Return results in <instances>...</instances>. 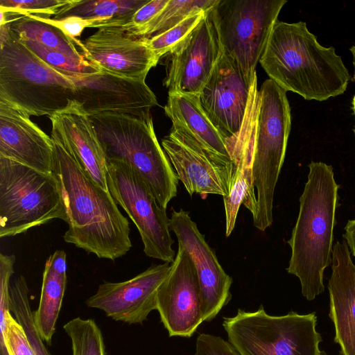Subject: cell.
Masks as SVG:
<instances>
[{
	"label": "cell",
	"mask_w": 355,
	"mask_h": 355,
	"mask_svg": "<svg viewBox=\"0 0 355 355\" xmlns=\"http://www.w3.org/2000/svg\"><path fill=\"white\" fill-rule=\"evenodd\" d=\"M349 51L352 55V63L354 67V76L353 79L355 81V44L353 45L350 49Z\"/></svg>",
	"instance_id": "cell-37"
},
{
	"label": "cell",
	"mask_w": 355,
	"mask_h": 355,
	"mask_svg": "<svg viewBox=\"0 0 355 355\" xmlns=\"http://www.w3.org/2000/svg\"><path fill=\"white\" fill-rule=\"evenodd\" d=\"M193 355H241L234 346L220 336L201 334L196 340Z\"/></svg>",
	"instance_id": "cell-35"
},
{
	"label": "cell",
	"mask_w": 355,
	"mask_h": 355,
	"mask_svg": "<svg viewBox=\"0 0 355 355\" xmlns=\"http://www.w3.org/2000/svg\"><path fill=\"white\" fill-rule=\"evenodd\" d=\"M75 0H0V10L15 15H34L49 17Z\"/></svg>",
	"instance_id": "cell-32"
},
{
	"label": "cell",
	"mask_w": 355,
	"mask_h": 355,
	"mask_svg": "<svg viewBox=\"0 0 355 355\" xmlns=\"http://www.w3.org/2000/svg\"><path fill=\"white\" fill-rule=\"evenodd\" d=\"M7 344L10 355H35V351L21 324L11 312L7 314Z\"/></svg>",
	"instance_id": "cell-33"
},
{
	"label": "cell",
	"mask_w": 355,
	"mask_h": 355,
	"mask_svg": "<svg viewBox=\"0 0 355 355\" xmlns=\"http://www.w3.org/2000/svg\"><path fill=\"white\" fill-rule=\"evenodd\" d=\"M108 191L136 225L146 256L173 263L176 254L169 218L141 178L130 165L106 160Z\"/></svg>",
	"instance_id": "cell-10"
},
{
	"label": "cell",
	"mask_w": 355,
	"mask_h": 355,
	"mask_svg": "<svg viewBox=\"0 0 355 355\" xmlns=\"http://www.w3.org/2000/svg\"><path fill=\"white\" fill-rule=\"evenodd\" d=\"M286 0H218L209 10L221 51L251 85Z\"/></svg>",
	"instance_id": "cell-9"
},
{
	"label": "cell",
	"mask_w": 355,
	"mask_h": 355,
	"mask_svg": "<svg viewBox=\"0 0 355 355\" xmlns=\"http://www.w3.org/2000/svg\"><path fill=\"white\" fill-rule=\"evenodd\" d=\"M29 300L26 280L23 275H19L10 287V312L24 329L35 355H51L36 328Z\"/></svg>",
	"instance_id": "cell-28"
},
{
	"label": "cell",
	"mask_w": 355,
	"mask_h": 355,
	"mask_svg": "<svg viewBox=\"0 0 355 355\" xmlns=\"http://www.w3.org/2000/svg\"><path fill=\"white\" fill-rule=\"evenodd\" d=\"M67 284V256L58 250L46 259L38 308L33 320L42 339L51 345Z\"/></svg>",
	"instance_id": "cell-24"
},
{
	"label": "cell",
	"mask_w": 355,
	"mask_h": 355,
	"mask_svg": "<svg viewBox=\"0 0 355 355\" xmlns=\"http://www.w3.org/2000/svg\"><path fill=\"white\" fill-rule=\"evenodd\" d=\"M53 173L59 182L67 214L68 243L115 260L132 247L129 222L108 191L98 186L80 168L53 136Z\"/></svg>",
	"instance_id": "cell-1"
},
{
	"label": "cell",
	"mask_w": 355,
	"mask_h": 355,
	"mask_svg": "<svg viewBox=\"0 0 355 355\" xmlns=\"http://www.w3.org/2000/svg\"><path fill=\"white\" fill-rule=\"evenodd\" d=\"M55 219L67 223L54 173L0 156V237L23 234Z\"/></svg>",
	"instance_id": "cell-7"
},
{
	"label": "cell",
	"mask_w": 355,
	"mask_h": 355,
	"mask_svg": "<svg viewBox=\"0 0 355 355\" xmlns=\"http://www.w3.org/2000/svg\"><path fill=\"white\" fill-rule=\"evenodd\" d=\"M19 40L43 62L65 75L91 74L101 71L84 57L66 55L35 40Z\"/></svg>",
	"instance_id": "cell-30"
},
{
	"label": "cell",
	"mask_w": 355,
	"mask_h": 355,
	"mask_svg": "<svg viewBox=\"0 0 355 355\" xmlns=\"http://www.w3.org/2000/svg\"><path fill=\"white\" fill-rule=\"evenodd\" d=\"M308 167L298 216L287 241L291 256L286 270L299 279L303 296L313 300L324 291V271L332 261L339 185L332 166L312 161Z\"/></svg>",
	"instance_id": "cell-3"
},
{
	"label": "cell",
	"mask_w": 355,
	"mask_h": 355,
	"mask_svg": "<svg viewBox=\"0 0 355 355\" xmlns=\"http://www.w3.org/2000/svg\"><path fill=\"white\" fill-rule=\"evenodd\" d=\"M343 237L347 242L351 254L355 258V219L348 220Z\"/></svg>",
	"instance_id": "cell-36"
},
{
	"label": "cell",
	"mask_w": 355,
	"mask_h": 355,
	"mask_svg": "<svg viewBox=\"0 0 355 355\" xmlns=\"http://www.w3.org/2000/svg\"><path fill=\"white\" fill-rule=\"evenodd\" d=\"M250 87L233 60L222 51L199 100L209 119L226 138L237 134L242 127Z\"/></svg>",
	"instance_id": "cell-18"
},
{
	"label": "cell",
	"mask_w": 355,
	"mask_h": 355,
	"mask_svg": "<svg viewBox=\"0 0 355 355\" xmlns=\"http://www.w3.org/2000/svg\"><path fill=\"white\" fill-rule=\"evenodd\" d=\"M354 133H355V130H354Z\"/></svg>",
	"instance_id": "cell-39"
},
{
	"label": "cell",
	"mask_w": 355,
	"mask_h": 355,
	"mask_svg": "<svg viewBox=\"0 0 355 355\" xmlns=\"http://www.w3.org/2000/svg\"><path fill=\"white\" fill-rule=\"evenodd\" d=\"M150 0H75L53 16L60 19L76 16L96 21L95 28L119 27L132 18Z\"/></svg>",
	"instance_id": "cell-25"
},
{
	"label": "cell",
	"mask_w": 355,
	"mask_h": 355,
	"mask_svg": "<svg viewBox=\"0 0 355 355\" xmlns=\"http://www.w3.org/2000/svg\"><path fill=\"white\" fill-rule=\"evenodd\" d=\"M352 105V109L354 117H355V95L353 97ZM354 130H355V129H354Z\"/></svg>",
	"instance_id": "cell-38"
},
{
	"label": "cell",
	"mask_w": 355,
	"mask_h": 355,
	"mask_svg": "<svg viewBox=\"0 0 355 355\" xmlns=\"http://www.w3.org/2000/svg\"><path fill=\"white\" fill-rule=\"evenodd\" d=\"M259 62L284 91L308 101H323L340 95L351 79L334 47L322 46L304 21L277 20Z\"/></svg>",
	"instance_id": "cell-2"
},
{
	"label": "cell",
	"mask_w": 355,
	"mask_h": 355,
	"mask_svg": "<svg viewBox=\"0 0 355 355\" xmlns=\"http://www.w3.org/2000/svg\"><path fill=\"white\" fill-rule=\"evenodd\" d=\"M63 328L71 341L72 355H105L103 334L94 320L77 317Z\"/></svg>",
	"instance_id": "cell-29"
},
{
	"label": "cell",
	"mask_w": 355,
	"mask_h": 355,
	"mask_svg": "<svg viewBox=\"0 0 355 355\" xmlns=\"http://www.w3.org/2000/svg\"><path fill=\"white\" fill-rule=\"evenodd\" d=\"M233 161V175L229 193L223 198L225 211V236H229L236 224L238 212L250 186L254 155V129L251 107L248 103L240 131L227 138Z\"/></svg>",
	"instance_id": "cell-23"
},
{
	"label": "cell",
	"mask_w": 355,
	"mask_h": 355,
	"mask_svg": "<svg viewBox=\"0 0 355 355\" xmlns=\"http://www.w3.org/2000/svg\"><path fill=\"white\" fill-rule=\"evenodd\" d=\"M254 129L252 178L243 205L251 212L253 225L263 232L273 220L275 187L284 164L291 128L286 92L271 79L257 89V76L250 89Z\"/></svg>",
	"instance_id": "cell-4"
},
{
	"label": "cell",
	"mask_w": 355,
	"mask_h": 355,
	"mask_svg": "<svg viewBox=\"0 0 355 355\" xmlns=\"http://www.w3.org/2000/svg\"><path fill=\"white\" fill-rule=\"evenodd\" d=\"M156 310L170 337L190 338L204 322L198 275L179 245L171 271L158 288Z\"/></svg>",
	"instance_id": "cell-14"
},
{
	"label": "cell",
	"mask_w": 355,
	"mask_h": 355,
	"mask_svg": "<svg viewBox=\"0 0 355 355\" xmlns=\"http://www.w3.org/2000/svg\"><path fill=\"white\" fill-rule=\"evenodd\" d=\"M328 289L334 342L343 355H355V265L345 240L333 246Z\"/></svg>",
	"instance_id": "cell-21"
},
{
	"label": "cell",
	"mask_w": 355,
	"mask_h": 355,
	"mask_svg": "<svg viewBox=\"0 0 355 355\" xmlns=\"http://www.w3.org/2000/svg\"><path fill=\"white\" fill-rule=\"evenodd\" d=\"M89 117L106 160L122 162L133 168L166 209L177 195L179 179L157 141L152 117L141 119L119 114Z\"/></svg>",
	"instance_id": "cell-5"
},
{
	"label": "cell",
	"mask_w": 355,
	"mask_h": 355,
	"mask_svg": "<svg viewBox=\"0 0 355 355\" xmlns=\"http://www.w3.org/2000/svg\"><path fill=\"white\" fill-rule=\"evenodd\" d=\"M30 116L0 100V156L52 173L53 139Z\"/></svg>",
	"instance_id": "cell-20"
},
{
	"label": "cell",
	"mask_w": 355,
	"mask_h": 355,
	"mask_svg": "<svg viewBox=\"0 0 355 355\" xmlns=\"http://www.w3.org/2000/svg\"><path fill=\"white\" fill-rule=\"evenodd\" d=\"M55 137L84 173L108 191L106 159L88 114L73 101L65 109L49 117Z\"/></svg>",
	"instance_id": "cell-19"
},
{
	"label": "cell",
	"mask_w": 355,
	"mask_h": 355,
	"mask_svg": "<svg viewBox=\"0 0 355 355\" xmlns=\"http://www.w3.org/2000/svg\"><path fill=\"white\" fill-rule=\"evenodd\" d=\"M162 147L178 179L191 196L198 193L227 196L233 175V161L203 149L182 130L171 128L162 140Z\"/></svg>",
	"instance_id": "cell-12"
},
{
	"label": "cell",
	"mask_w": 355,
	"mask_h": 355,
	"mask_svg": "<svg viewBox=\"0 0 355 355\" xmlns=\"http://www.w3.org/2000/svg\"><path fill=\"white\" fill-rule=\"evenodd\" d=\"M218 0H169L165 8L133 38L147 40L173 28L189 16L210 10Z\"/></svg>",
	"instance_id": "cell-27"
},
{
	"label": "cell",
	"mask_w": 355,
	"mask_h": 355,
	"mask_svg": "<svg viewBox=\"0 0 355 355\" xmlns=\"http://www.w3.org/2000/svg\"><path fill=\"white\" fill-rule=\"evenodd\" d=\"M67 76L74 85V101L89 116L119 114L145 119L151 116V108L157 105L155 95L145 80L103 70Z\"/></svg>",
	"instance_id": "cell-11"
},
{
	"label": "cell",
	"mask_w": 355,
	"mask_h": 355,
	"mask_svg": "<svg viewBox=\"0 0 355 355\" xmlns=\"http://www.w3.org/2000/svg\"><path fill=\"white\" fill-rule=\"evenodd\" d=\"M208 11H200L193 14L162 34L144 41L155 54L160 58L163 55L171 53L180 42L187 37L205 18Z\"/></svg>",
	"instance_id": "cell-31"
},
{
	"label": "cell",
	"mask_w": 355,
	"mask_h": 355,
	"mask_svg": "<svg viewBox=\"0 0 355 355\" xmlns=\"http://www.w3.org/2000/svg\"><path fill=\"white\" fill-rule=\"evenodd\" d=\"M316 324L315 312L275 316L261 305L255 311L239 309L234 316L223 318L222 324L241 355H327L320 349Z\"/></svg>",
	"instance_id": "cell-8"
},
{
	"label": "cell",
	"mask_w": 355,
	"mask_h": 355,
	"mask_svg": "<svg viewBox=\"0 0 355 355\" xmlns=\"http://www.w3.org/2000/svg\"><path fill=\"white\" fill-rule=\"evenodd\" d=\"M221 52L208 11L192 33L169 53L170 63L164 81L168 94L199 96Z\"/></svg>",
	"instance_id": "cell-15"
},
{
	"label": "cell",
	"mask_w": 355,
	"mask_h": 355,
	"mask_svg": "<svg viewBox=\"0 0 355 355\" xmlns=\"http://www.w3.org/2000/svg\"><path fill=\"white\" fill-rule=\"evenodd\" d=\"M171 263L153 265L133 278L121 282H104L85 302L90 308L128 324H141L156 310L157 293L168 275Z\"/></svg>",
	"instance_id": "cell-16"
},
{
	"label": "cell",
	"mask_w": 355,
	"mask_h": 355,
	"mask_svg": "<svg viewBox=\"0 0 355 355\" xmlns=\"http://www.w3.org/2000/svg\"><path fill=\"white\" fill-rule=\"evenodd\" d=\"M164 111L173 128L187 133L211 155L232 160L227 138L209 119L198 96L168 94Z\"/></svg>",
	"instance_id": "cell-22"
},
{
	"label": "cell",
	"mask_w": 355,
	"mask_h": 355,
	"mask_svg": "<svg viewBox=\"0 0 355 355\" xmlns=\"http://www.w3.org/2000/svg\"><path fill=\"white\" fill-rule=\"evenodd\" d=\"M169 228L194 265L200 288L203 320L210 322L231 300L232 279L220 264L188 211L172 209Z\"/></svg>",
	"instance_id": "cell-13"
},
{
	"label": "cell",
	"mask_w": 355,
	"mask_h": 355,
	"mask_svg": "<svg viewBox=\"0 0 355 355\" xmlns=\"http://www.w3.org/2000/svg\"><path fill=\"white\" fill-rule=\"evenodd\" d=\"M8 23L10 30L19 39L39 42L49 49L68 55L84 57L78 51L73 40L56 26L28 15L15 14Z\"/></svg>",
	"instance_id": "cell-26"
},
{
	"label": "cell",
	"mask_w": 355,
	"mask_h": 355,
	"mask_svg": "<svg viewBox=\"0 0 355 355\" xmlns=\"http://www.w3.org/2000/svg\"><path fill=\"white\" fill-rule=\"evenodd\" d=\"M0 100L31 116H53L74 101L69 78L46 64L10 30L0 43Z\"/></svg>",
	"instance_id": "cell-6"
},
{
	"label": "cell",
	"mask_w": 355,
	"mask_h": 355,
	"mask_svg": "<svg viewBox=\"0 0 355 355\" xmlns=\"http://www.w3.org/2000/svg\"><path fill=\"white\" fill-rule=\"evenodd\" d=\"M26 15L56 26L64 34L70 37L76 44L79 40L76 37L81 35L85 28H95L96 25V21L94 20L84 19L76 16H70L60 19H54L50 17L34 15Z\"/></svg>",
	"instance_id": "cell-34"
},
{
	"label": "cell",
	"mask_w": 355,
	"mask_h": 355,
	"mask_svg": "<svg viewBox=\"0 0 355 355\" xmlns=\"http://www.w3.org/2000/svg\"><path fill=\"white\" fill-rule=\"evenodd\" d=\"M77 45L101 70L128 78L145 80L159 60L146 41L130 37L119 27L100 28Z\"/></svg>",
	"instance_id": "cell-17"
}]
</instances>
